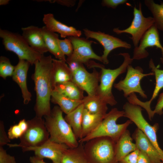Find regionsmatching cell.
I'll return each mask as SVG.
<instances>
[{
    "instance_id": "603a6c76",
    "label": "cell",
    "mask_w": 163,
    "mask_h": 163,
    "mask_svg": "<svg viewBox=\"0 0 163 163\" xmlns=\"http://www.w3.org/2000/svg\"><path fill=\"white\" fill-rule=\"evenodd\" d=\"M41 28L48 52L53 54L57 59L66 62L65 56L61 50L59 45L58 34L48 30L45 26Z\"/></svg>"
},
{
    "instance_id": "8fae6325",
    "label": "cell",
    "mask_w": 163,
    "mask_h": 163,
    "mask_svg": "<svg viewBox=\"0 0 163 163\" xmlns=\"http://www.w3.org/2000/svg\"><path fill=\"white\" fill-rule=\"evenodd\" d=\"M68 38L72 44L73 51L72 54L66 59V62H77L85 64L88 67H90L93 62L91 59H95L102 62L101 56L96 54L92 49L91 45L93 43H96L95 42L80 37Z\"/></svg>"
},
{
    "instance_id": "836d02e7",
    "label": "cell",
    "mask_w": 163,
    "mask_h": 163,
    "mask_svg": "<svg viewBox=\"0 0 163 163\" xmlns=\"http://www.w3.org/2000/svg\"><path fill=\"white\" fill-rule=\"evenodd\" d=\"M0 163H16L14 156L8 154L2 146H0Z\"/></svg>"
},
{
    "instance_id": "ee69618b",
    "label": "cell",
    "mask_w": 163,
    "mask_h": 163,
    "mask_svg": "<svg viewBox=\"0 0 163 163\" xmlns=\"http://www.w3.org/2000/svg\"><path fill=\"white\" fill-rule=\"evenodd\" d=\"M9 0H0V5H5L9 3Z\"/></svg>"
},
{
    "instance_id": "5bb4252c",
    "label": "cell",
    "mask_w": 163,
    "mask_h": 163,
    "mask_svg": "<svg viewBox=\"0 0 163 163\" xmlns=\"http://www.w3.org/2000/svg\"><path fill=\"white\" fill-rule=\"evenodd\" d=\"M158 30L154 24L144 34L139 45L134 49L132 58L133 60H140L147 57L149 53L146 49L155 46L161 50L162 57L160 60L163 64V46L160 42Z\"/></svg>"
},
{
    "instance_id": "e0dca14e",
    "label": "cell",
    "mask_w": 163,
    "mask_h": 163,
    "mask_svg": "<svg viewBox=\"0 0 163 163\" xmlns=\"http://www.w3.org/2000/svg\"><path fill=\"white\" fill-rule=\"evenodd\" d=\"M21 30L22 36L33 50L42 55L48 52L41 28L31 25Z\"/></svg>"
},
{
    "instance_id": "f546056e",
    "label": "cell",
    "mask_w": 163,
    "mask_h": 163,
    "mask_svg": "<svg viewBox=\"0 0 163 163\" xmlns=\"http://www.w3.org/2000/svg\"><path fill=\"white\" fill-rule=\"evenodd\" d=\"M144 2L153 16L156 27L163 31V2L159 4L153 0H145Z\"/></svg>"
},
{
    "instance_id": "74e56055",
    "label": "cell",
    "mask_w": 163,
    "mask_h": 163,
    "mask_svg": "<svg viewBox=\"0 0 163 163\" xmlns=\"http://www.w3.org/2000/svg\"><path fill=\"white\" fill-rule=\"evenodd\" d=\"M163 92L161 93L157 100L155 109L153 110V113L161 115L163 113Z\"/></svg>"
},
{
    "instance_id": "7c38bea8",
    "label": "cell",
    "mask_w": 163,
    "mask_h": 163,
    "mask_svg": "<svg viewBox=\"0 0 163 163\" xmlns=\"http://www.w3.org/2000/svg\"><path fill=\"white\" fill-rule=\"evenodd\" d=\"M83 30L87 39H95L103 46L104 50L101 56L102 62L105 64L109 63L108 56L112 50L120 47L129 49L131 47V45L126 42L104 32L93 31L87 28L84 29Z\"/></svg>"
},
{
    "instance_id": "d4e9b609",
    "label": "cell",
    "mask_w": 163,
    "mask_h": 163,
    "mask_svg": "<svg viewBox=\"0 0 163 163\" xmlns=\"http://www.w3.org/2000/svg\"><path fill=\"white\" fill-rule=\"evenodd\" d=\"M83 99L73 100L57 91H53L51 101L53 103L57 104L63 112L67 114L82 104Z\"/></svg>"
},
{
    "instance_id": "7402d4cb",
    "label": "cell",
    "mask_w": 163,
    "mask_h": 163,
    "mask_svg": "<svg viewBox=\"0 0 163 163\" xmlns=\"http://www.w3.org/2000/svg\"><path fill=\"white\" fill-rule=\"evenodd\" d=\"M129 131L126 129L116 143V158L118 162L125 157L137 149Z\"/></svg>"
},
{
    "instance_id": "d6a6232c",
    "label": "cell",
    "mask_w": 163,
    "mask_h": 163,
    "mask_svg": "<svg viewBox=\"0 0 163 163\" xmlns=\"http://www.w3.org/2000/svg\"><path fill=\"white\" fill-rule=\"evenodd\" d=\"M23 133L18 124L11 126L8 132V135L10 139L20 138Z\"/></svg>"
},
{
    "instance_id": "ab89813d",
    "label": "cell",
    "mask_w": 163,
    "mask_h": 163,
    "mask_svg": "<svg viewBox=\"0 0 163 163\" xmlns=\"http://www.w3.org/2000/svg\"><path fill=\"white\" fill-rule=\"evenodd\" d=\"M67 62L69 65V67L72 73L77 70L79 68L83 66V64L75 61H69Z\"/></svg>"
},
{
    "instance_id": "60d3db41",
    "label": "cell",
    "mask_w": 163,
    "mask_h": 163,
    "mask_svg": "<svg viewBox=\"0 0 163 163\" xmlns=\"http://www.w3.org/2000/svg\"><path fill=\"white\" fill-rule=\"evenodd\" d=\"M49 2L53 3L56 2L61 5L70 7L73 6L75 3V1L74 0H47Z\"/></svg>"
},
{
    "instance_id": "4dcf8cb0",
    "label": "cell",
    "mask_w": 163,
    "mask_h": 163,
    "mask_svg": "<svg viewBox=\"0 0 163 163\" xmlns=\"http://www.w3.org/2000/svg\"><path fill=\"white\" fill-rule=\"evenodd\" d=\"M14 69L9 59L4 56L0 57V76L4 79L12 76Z\"/></svg>"
},
{
    "instance_id": "d590c367",
    "label": "cell",
    "mask_w": 163,
    "mask_h": 163,
    "mask_svg": "<svg viewBox=\"0 0 163 163\" xmlns=\"http://www.w3.org/2000/svg\"><path fill=\"white\" fill-rule=\"evenodd\" d=\"M8 135L5 132L4 123L2 121L0 122V146L7 145L10 142Z\"/></svg>"
},
{
    "instance_id": "52a82bcc",
    "label": "cell",
    "mask_w": 163,
    "mask_h": 163,
    "mask_svg": "<svg viewBox=\"0 0 163 163\" xmlns=\"http://www.w3.org/2000/svg\"><path fill=\"white\" fill-rule=\"evenodd\" d=\"M27 122L28 128L19 138V143L8 144L7 145L10 147H21L22 149L37 147L42 145L49 140L50 135L44 119L35 116Z\"/></svg>"
},
{
    "instance_id": "44dd1931",
    "label": "cell",
    "mask_w": 163,
    "mask_h": 163,
    "mask_svg": "<svg viewBox=\"0 0 163 163\" xmlns=\"http://www.w3.org/2000/svg\"><path fill=\"white\" fill-rule=\"evenodd\" d=\"M149 66L155 76L156 83L152 97L149 101L144 102L138 99L136 101V104L145 109L148 116H150L153 113V110H151L150 107L151 104L153 100L158 95L161 90L163 88V69L161 70L158 69L155 66L152 59L149 61Z\"/></svg>"
},
{
    "instance_id": "f6af8a7d",
    "label": "cell",
    "mask_w": 163,
    "mask_h": 163,
    "mask_svg": "<svg viewBox=\"0 0 163 163\" xmlns=\"http://www.w3.org/2000/svg\"><path fill=\"white\" fill-rule=\"evenodd\" d=\"M162 163H163V161H162Z\"/></svg>"
},
{
    "instance_id": "5b68a950",
    "label": "cell",
    "mask_w": 163,
    "mask_h": 163,
    "mask_svg": "<svg viewBox=\"0 0 163 163\" xmlns=\"http://www.w3.org/2000/svg\"><path fill=\"white\" fill-rule=\"evenodd\" d=\"M85 142L84 149L89 163H119L116 158V143L110 137H98Z\"/></svg>"
},
{
    "instance_id": "6da1fadb",
    "label": "cell",
    "mask_w": 163,
    "mask_h": 163,
    "mask_svg": "<svg viewBox=\"0 0 163 163\" xmlns=\"http://www.w3.org/2000/svg\"><path fill=\"white\" fill-rule=\"evenodd\" d=\"M53 59L51 55H43L34 64V71L32 78L34 83L36 98L34 109L36 116L39 117L49 115L51 110L50 101L53 88L51 71Z\"/></svg>"
},
{
    "instance_id": "2e32d148",
    "label": "cell",
    "mask_w": 163,
    "mask_h": 163,
    "mask_svg": "<svg viewBox=\"0 0 163 163\" xmlns=\"http://www.w3.org/2000/svg\"><path fill=\"white\" fill-rule=\"evenodd\" d=\"M30 63L27 61L19 59L18 62L14 66L12 76L13 80L18 85L21 90L23 102L27 104L31 101L32 95L27 87V75Z\"/></svg>"
},
{
    "instance_id": "4316f807",
    "label": "cell",
    "mask_w": 163,
    "mask_h": 163,
    "mask_svg": "<svg viewBox=\"0 0 163 163\" xmlns=\"http://www.w3.org/2000/svg\"><path fill=\"white\" fill-rule=\"evenodd\" d=\"M61 163H89L85 152L83 143L74 148H69L64 152Z\"/></svg>"
},
{
    "instance_id": "ba28073f",
    "label": "cell",
    "mask_w": 163,
    "mask_h": 163,
    "mask_svg": "<svg viewBox=\"0 0 163 163\" xmlns=\"http://www.w3.org/2000/svg\"><path fill=\"white\" fill-rule=\"evenodd\" d=\"M124 117L129 119L134 123L137 128L146 136L159 154L162 161H163V151L159 147L157 135L159 128L158 123L150 125L145 120L142 113V109L138 105L127 102L124 105Z\"/></svg>"
},
{
    "instance_id": "cb8c5ba5",
    "label": "cell",
    "mask_w": 163,
    "mask_h": 163,
    "mask_svg": "<svg viewBox=\"0 0 163 163\" xmlns=\"http://www.w3.org/2000/svg\"><path fill=\"white\" fill-rule=\"evenodd\" d=\"M84 107L83 103L66 114L64 119L71 127L77 140L82 139V122Z\"/></svg>"
},
{
    "instance_id": "ffe728a7",
    "label": "cell",
    "mask_w": 163,
    "mask_h": 163,
    "mask_svg": "<svg viewBox=\"0 0 163 163\" xmlns=\"http://www.w3.org/2000/svg\"><path fill=\"white\" fill-rule=\"evenodd\" d=\"M64 60L53 59L51 77L53 88L57 85L72 81V73Z\"/></svg>"
},
{
    "instance_id": "ac0fdd59",
    "label": "cell",
    "mask_w": 163,
    "mask_h": 163,
    "mask_svg": "<svg viewBox=\"0 0 163 163\" xmlns=\"http://www.w3.org/2000/svg\"><path fill=\"white\" fill-rule=\"evenodd\" d=\"M43 21L48 30L59 33L62 38L80 37L82 34L81 30H77L72 26H68L56 20L52 13L44 14Z\"/></svg>"
},
{
    "instance_id": "9c48e42d",
    "label": "cell",
    "mask_w": 163,
    "mask_h": 163,
    "mask_svg": "<svg viewBox=\"0 0 163 163\" xmlns=\"http://www.w3.org/2000/svg\"><path fill=\"white\" fill-rule=\"evenodd\" d=\"M133 18L130 25L125 29L120 30L115 28L113 31L117 34L127 33L130 34L135 47L139 45L141 39L145 32L154 24L153 18L152 17H145L142 10V5L139 4V8L135 7L133 8Z\"/></svg>"
},
{
    "instance_id": "f1b7e54d",
    "label": "cell",
    "mask_w": 163,
    "mask_h": 163,
    "mask_svg": "<svg viewBox=\"0 0 163 163\" xmlns=\"http://www.w3.org/2000/svg\"><path fill=\"white\" fill-rule=\"evenodd\" d=\"M53 91L73 100H82L85 97L84 91L72 81L56 85Z\"/></svg>"
},
{
    "instance_id": "277c9868",
    "label": "cell",
    "mask_w": 163,
    "mask_h": 163,
    "mask_svg": "<svg viewBox=\"0 0 163 163\" xmlns=\"http://www.w3.org/2000/svg\"><path fill=\"white\" fill-rule=\"evenodd\" d=\"M118 55L122 56L124 61L121 65L114 69L101 68L100 72V82L97 95L102 100L111 106L117 103L112 92V88L116 78L126 71L128 66L133 59L127 53H120Z\"/></svg>"
},
{
    "instance_id": "7bdbcfd3",
    "label": "cell",
    "mask_w": 163,
    "mask_h": 163,
    "mask_svg": "<svg viewBox=\"0 0 163 163\" xmlns=\"http://www.w3.org/2000/svg\"><path fill=\"white\" fill-rule=\"evenodd\" d=\"M29 160L31 163H46L43 161V159L40 158L35 156L30 157Z\"/></svg>"
},
{
    "instance_id": "4fadbf2b",
    "label": "cell",
    "mask_w": 163,
    "mask_h": 163,
    "mask_svg": "<svg viewBox=\"0 0 163 163\" xmlns=\"http://www.w3.org/2000/svg\"><path fill=\"white\" fill-rule=\"evenodd\" d=\"M72 81L88 95H97L100 82V73L94 68L88 72L84 65L72 73Z\"/></svg>"
},
{
    "instance_id": "9a60e30c",
    "label": "cell",
    "mask_w": 163,
    "mask_h": 163,
    "mask_svg": "<svg viewBox=\"0 0 163 163\" xmlns=\"http://www.w3.org/2000/svg\"><path fill=\"white\" fill-rule=\"evenodd\" d=\"M69 148L64 144L58 143L49 139L42 145L22 149L23 152L33 151L35 156L42 159L51 160L53 163H61L63 154Z\"/></svg>"
},
{
    "instance_id": "1f68e13d",
    "label": "cell",
    "mask_w": 163,
    "mask_h": 163,
    "mask_svg": "<svg viewBox=\"0 0 163 163\" xmlns=\"http://www.w3.org/2000/svg\"><path fill=\"white\" fill-rule=\"evenodd\" d=\"M58 43L61 50L65 56L68 57L72 54L73 47L71 41L68 37L63 40L59 39Z\"/></svg>"
},
{
    "instance_id": "30bf717a",
    "label": "cell",
    "mask_w": 163,
    "mask_h": 163,
    "mask_svg": "<svg viewBox=\"0 0 163 163\" xmlns=\"http://www.w3.org/2000/svg\"><path fill=\"white\" fill-rule=\"evenodd\" d=\"M127 70L124 78L115 84L114 87L119 91H123L125 97L127 98L131 94L136 92L143 98H147V96L141 88L140 81L145 77L154 75V73H143L141 67L138 66L134 68L130 65L128 66Z\"/></svg>"
},
{
    "instance_id": "7a4b0ae2",
    "label": "cell",
    "mask_w": 163,
    "mask_h": 163,
    "mask_svg": "<svg viewBox=\"0 0 163 163\" xmlns=\"http://www.w3.org/2000/svg\"><path fill=\"white\" fill-rule=\"evenodd\" d=\"M63 112L58 106H55L50 114L44 117L45 124L49 133V139L64 144L69 148L77 147L79 142L70 125L62 115Z\"/></svg>"
},
{
    "instance_id": "b9f144b4",
    "label": "cell",
    "mask_w": 163,
    "mask_h": 163,
    "mask_svg": "<svg viewBox=\"0 0 163 163\" xmlns=\"http://www.w3.org/2000/svg\"><path fill=\"white\" fill-rule=\"evenodd\" d=\"M18 124L24 133L28 128V125L27 121L25 119H23L20 120Z\"/></svg>"
},
{
    "instance_id": "8d00e7d4",
    "label": "cell",
    "mask_w": 163,
    "mask_h": 163,
    "mask_svg": "<svg viewBox=\"0 0 163 163\" xmlns=\"http://www.w3.org/2000/svg\"><path fill=\"white\" fill-rule=\"evenodd\" d=\"M127 2V0H103L101 5L103 6L115 9L119 5L124 4Z\"/></svg>"
},
{
    "instance_id": "e575fe53",
    "label": "cell",
    "mask_w": 163,
    "mask_h": 163,
    "mask_svg": "<svg viewBox=\"0 0 163 163\" xmlns=\"http://www.w3.org/2000/svg\"><path fill=\"white\" fill-rule=\"evenodd\" d=\"M139 151L138 149L130 153L118 162L119 163H137Z\"/></svg>"
},
{
    "instance_id": "f35d334b",
    "label": "cell",
    "mask_w": 163,
    "mask_h": 163,
    "mask_svg": "<svg viewBox=\"0 0 163 163\" xmlns=\"http://www.w3.org/2000/svg\"><path fill=\"white\" fill-rule=\"evenodd\" d=\"M137 163H152L148 157L143 152L139 151Z\"/></svg>"
},
{
    "instance_id": "83f0119b",
    "label": "cell",
    "mask_w": 163,
    "mask_h": 163,
    "mask_svg": "<svg viewBox=\"0 0 163 163\" xmlns=\"http://www.w3.org/2000/svg\"><path fill=\"white\" fill-rule=\"evenodd\" d=\"M84 108L94 114L106 115L107 104L96 95L85 96L83 99Z\"/></svg>"
},
{
    "instance_id": "484cf974",
    "label": "cell",
    "mask_w": 163,
    "mask_h": 163,
    "mask_svg": "<svg viewBox=\"0 0 163 163\" xmlns=\"http://www.w3.org/2000/svg\"><path fill=\"white\" fill-rule=\"evenodd\" d=\"M105 115L92 114L84 108L82 122V139L94 131L100 124Z\"/></svg>"
},
{
    "instance_id": "8992f818",
    "label": "cell",
    "mask_w": 163,
    "mask_h": 163,
    "mask_svg": "<svg viewBox=\"0 0 163 163\" xmlns=\"http://www.w3.org/2000/svg\"><path fill=\"white\" fill-rule=\"evenodd\" d=\"M0 37L6 50L14 53L19 59L26 60L31 65L42 56L33 50L22 35L18 33L0 29Z\"/></svg>"
},
{
    "instance_id": "d6986e66",
    "label": "cell",
    "mask_w": 163,
    "mask_h": 163,
    "mask_svg": "<svg viewBox=\"0 0 163 163\" xmlns=\"http://www.w3.org/2000/svg\"><path fill=\"white\" fill-rule=\"evenodd\" d=\"M137 149L146 154L152 163H162L161 156L150 140L138 128L132 135Z\"/></svg>"
},
{
    "instance_id": "3957f363",
    "label": "cell",
    "mask_w": 163,
    "mask_h": 163,
    "mask_svg": "<svg viewBox=\"0 0 163 163\" xmlns=\"http://www.w3.org/2000/svg\"><path fill=\"white\" fill-rule=\"evenodd\" d=\"M124 110L117 108H112L107 113L98 126L85 137L79 139V143L86 142L93 139L100 137H108L116 143L120 137L132 122L129 120L124 123L118 124L117 120L124 117Z\"/></svg>"
}]
</instances>
